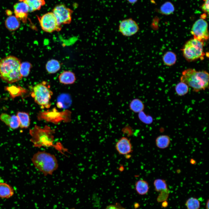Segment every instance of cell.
I'll list each match as a JSON object with an SVG mask.
<instances>
[{"label":"cell","mask_w":209,"mask_h":209,"mask_svg":"<svg viewBox=\"0 0 209 209\" xmlns=\"http://www.w3.org/2000/svg\"><path fill=\"white\" fill-rule=\"evenodd\" d=\"M31 161L35 167L45 176L52 175L58 167L55 156L44 151H38L34 154Z\"/></svg>","instance_id":"obj_4"},{"label":"cell","mask_w":209,"mask_h":209,"mask_svg":"<svg viewBox=\"0 0 209 209\" xmlns=\"http://www.w3.org/2000/svg\"><path fill=\"white\" fill-rule=\"evenodd\" d=\"M8 126L12 129H16L19 127L20 122L17 116L14 115L10 116Z\"/></svg>","instance_id":"obj_31"},{"label":"cell","mask_w":209,"mask_h":209,"mask_svg":"<svg viewBox=\"0 0 209 209\" xmlns=\"http://www.w3.org/2000/svg\"><path fill=\"white\" fill-rule=\"evenodd\" d=\"M129 107L130 109L135 113L143 111L145 108L143 102L139 99L134 98L130 102Z\"/></svg>","instance_id":"obj_20"},{"label":"cell","mask_w":209,"mask_h":209,"mask_svg":"<svg viewBox=\"0 0 209 209\" xmlns=\"http://www.w3.org/2000/svg\"><path fill=\"white\" fill-rule=\"evenodd\" d=\"M5 25L9 30L13 31L17 30L20 25V20L15 16H10L5 20Z\"/></svg>","instance_id":"obj_16"},{"label":"cell","mask_w":209,"mask_h":209,"mask_svg":"<svg viewBox=\"0 0 209 209\" xmlns=\"http://www.w3.org/2000/svg\"><path fill=\"white\" fill-rule=\"evenodd\" d=\"M10 116L7 114L3 113L0 115V118L6 125L8 126Z\"/></svg>","instance_id":"obj_35"},{"label":"cell","mask_w":209,"mask_h":209,"mask_svg":"<svg viewBox=\"0 0 209 209\" xmlns=\"http://www.w3.org/2000/svg\"><path fill=\"white\" fill-rule=\"evenodd\" d=\"M104 209H126L120 203H116L107 206Z\"/></svg>","instance_id":"obj_34"},{"label":"cell","mask_w":209,"mask_h":209,"mask_svg":"<svg viewBox=\"0 0 209 209\" xmlns=\"http://www.w3.org/2000/svg\"><path fill=\"white\" fill-rule=\"evenodd\" d=\"M70 209H75L74 208H71Z\"/></svg>","instance_id":"obj_40"},{"label":"cell","mask_w":209,"mask_h":209,"mask_svg":"<svg viewBox=\"0 0 209 209\" xmlns=\"http://www.w3.org/2000/svg\"><path fill=\"white\" fill-rule=\"evenodd\" d=\"M122 131L124 133L129 136L132 134V129L131 127L129 126L125 127L123 128Z\"/></svg>","instance_id":"obj_36"},{"label":"cell","mask_w":209,"mask_h":209,"mask_svg":"<svg viewBox=\"0 0 209 209\" xmlns=\"http://www.w3.org/2000/svg\"><path fill=\"white\" fill-rule=\"evenodd\" d=\"M204 42L193 38L187 42L182 49L183 56L189 61L203 58Z\"/></svg>","instance_id":"obj_6"},{"label":"cell","mask_w":209,"mask_h":209,"mask_svg":"<svg viewBox=\"0 0 209 209\" xmlns=\"http://www.w3.org/2000/svg\"><path fill=\"white\" fill-rule=\"evenodd\" d=\"M21 62L19 59L9 56L0 60V76L3 80L11 83L22 78L20 71Z\"/></svg>","instance_id":"obj_2"},{"label":"cell","mask_w":209,"mask_h":209,"mask_svg":"<svg viewBox=\"0 0 209 209\" xmlns=\"http://www.w3.org/2000/svg\"><path fill=\"white\" fill-rule=\"evenodd\" d=\"M31 67V65L29 62H25L21 63L20 71L22 77H26L28 75Z\"/></svg>","instance_id":"obj_30"},{"label":"cell","mask_w":209,"mask_h":209,"mask_svg":"<svg viewBox=\"0 0 209 209\" xmlns=\"http://www.w3.org/2000/svg\"><path fill=\"white\" fill-rule=\"evenodd\" d=\"M209 77L208 73L205 71L188 69L183 71L180 81L191 87L193 91L198 92L208 88Z\"/></svg>","instance_id":"obj_3"},{"label":"cell","mask_w":209,"mask_h":209,"mask_svg":"<svg viewBox=\"0 0 209 209\" xmlns=\"http://www.w3.org/2000/svg\"><path fill=\"white\" fill-rule=\"evenodd\" d=\"M7 90L8 91L12 97L14 98L19 96L24 91H25L22 88L15 86H11L6 87Z\"/></svg>","instance_id":"obj_29"},{"label":"cell","mask_w":209,"mask_h":209,"mask_svg":"<svg viewBox=\"0 0 209 209\" xmlns=\"http://www.w3.org/2000/svg\"><path fill=\"white\" fill-rule=\"evenodd\" d=\"M209 199H208L206 204V209H209Z\"/></svg>","instance_id":"obj_39"},{"label":"cell","mask_w":209,"mask_h":209,"mask_svg":"<svg viewBox=\"0 0 209 209\" xmlns=\"http://www.w3.org/2000/svg\"><path fill=\"white\" fill-rule=\"evenodd\" d=\"M55 133V130L47 125L42 127L35 125L29 130L31 136L30 141L35 147H52L64 154V152H68L67 149L65 148L60 143H54Z\"/></svg>","instance_id":"obj_1"},{"label":"cell","mask_w":209,"mask_h":209,"mask_svg":"<svg viewBox=\"0 0 209 209\" xmlns=\"http://www.w3.org/2000/svg\"><path fill=\"white\" fill-rule=\"evenodd\" d=\"M71 103V100L69 96L67 95L62 94L58 98L57 105L59 108H66Z\"/></svg>","instance_id":"obj_24"},{"label":"cell","mask_w":209,"mask_h":209,"mask_svg":"<svg viewBox=\"0 0 209 209\" xmlns=\"http://www.w3.org/2000/svg\"><path fill=\"white\" fill-rule=\"evenodd\" d=\"M0 182H1V180L0 178Z\"/></svg>","instance_id":"obj_41"},{"label":"cell","mask_w":209,"mask_h":209,"mask_svg":"<svg viewBox=\"0 0 209 209\" xmlns=\"http://www.w3.org/2000/svg\"><path fill=\"white\" fill-rule=\"evenodd\" d=\"M73 11L63 4L56 6L53 10L52 12L58 24H70L71 21Z\"/></svg>","instance_id":"obj_10"},{"label":"cell","mask_w":209,"mask_h":209,"mask_svg":"<svg viewBox=\"0 0 209 209\" xmlns=\"http://www.w3.org/2000/svg\"><path fill=\"white\" fill-rule=\"evenodd\" d=\"M115 148L118 153L121 155H128L133 151L130 140L125 136L121 137L118 141Z\"/></svg>","instance_id":"obj_12"},{"label":"cell","mask_w":209,"mask_h":209,"mask_svg":"<svg viewBox=\"0 0 209 209\" xmlns=\"http://www.w3.org/2000/svg\"><path fill=\"white\" fill-rule=\"evenodd\" d=\"M206 17V14H203L201 16V18L203 19H205Z\"/></svg>","instance_id":"obj_38"},{"label":"cell","mask_w":209,"mask_h":209,"mask_svg":"<svg viewBox=\"0 0 209 209\" xmlns=\"http://www.w3.org/2000/svg\"><path fill=\"white\" fill-rule=\"evenodd\" d=\"M149 189L148 182L143 179H140L137 181L135 184V190L136 192L140 195L146 194L148 192Z\"/></svg>","instance_id":"obj_15"},{"label":"cell","mask_w":209,"mask_h":209,"mask_svg":"<svg viewBox=\"0 0 209 209\" xmlns=\"http://www.w3.org/2000/svg\"><path fill=\"white\" fill-rule=\"evenodd\" d=\"M139 30L137 23L131 18L122 20L119 25L118 31L123 36L130 37L136 34Z\"/></svg>","instance_id":"obj_11"},{"label":"cell","mask_w":209,"mask_h":209,"mask_svg":"<svg viewBox=\"0 0 209 209\" xmlns=\"http://www.w3.org/2000/svg\"><path fill=\"white\" fill-rule=\"evenodd\" d=\"M21 128H27L30 125V120L29 114L26 112L19 111L17 113Z\"/></svg>","instance_id":"obj_21"},{"label":"cell","mask_w":209,"mask_h":209,"mask_svg":"<svg viewBox=\"0 0 209 209\" xmlns=\"http://www.w3.org/2000/svg\"><path fill=\"white\" fill-rule=\"evenodd\" d=\"M127 1L129 3L133 4L136 3L138 0H127Z\"/></svg>","instance_id":"obj_37"},{"label":"cell","mask_w":209,"mask_h":209,"mask_svg":"<svg viewBox=\"0 0 209 209\" xmlns=\"http://www.w3.org/2000/svg\"><path fill=\"white\" fill-rule=\"evenodd\" d=\"M175 90L177 95L182 96L186 95L189 91V86L184 82H181L175 87Z\"/></svg>","instance_id":"obj_27"},{"label":"cell","mask_w":209,"mask_h":209,"mask_svg":"<svg viewBox=\"0 0 209 209\" xmlns=\"http://www.w3.org/2000/svg\"><path fill=\"white\" fill-rule=\"evenodd\" d=\"M14 194L13 188L6 183H0V197L8 198L12 196Z\"/></svg>","instance_id":"obj_17"},{"label":"cell","mask_w":209,"mask_h":209,"mask_svg":"<svg viewBox=\"0 0 209 209\" xmlns=\"http://www.w3.org/2000/svg\"><path fill=\"white\" fill-rule=\"evenodd\" d=\"M60 82L64 84H73L76 80L75 74L69 71H64L61 73L59 76Z\"/></svg>","instance_id":"obj_14"},{"label":"cell","mask_w":209,"mask_h":209,"mask_svg":"<svg viewBox=\"0 0 209 209\" xmlns=\"http://www.w3.org/2000/svg\"><path fill=\"white\" fill-rule=\"evenodd\" d=\"M71 112L67 110L59 112L56 109H53L51 111L40 112L38 114L37 118L39 120H44L57 124L62 121L69 122L71 120Z\"/></svg>","instance_id":"obj_7"},{"label":"cell","mask_w":209,"mask_h":209,"mask_svg":"<svg viewBox=\"0 0 209 209\" xmlns=\"http://www.w3.org/2000/svg\"><path fill=\"white\" fill-rule=\"evenodd\" d=\"M174 10V8L172 3L167 1L163 3L160 7V12L163 15H168L172 13Z\"/></svg>","instance_id":"obj_25"},{"label":"cell","mask_w":209,"mask_h":209,"mask_svg":"<svg viewBox=\"0 0 209 209\" xmlns=\"http://www.w3.org/2000/svg\"><path fill=\"white\" fill-rule=\"evenodd\" d=\"M163 60L164 64L168 66L173 65L176 60V56L173 52L169 51L166 52L163 55Z\"/></svg>","instance_id":"obj_23"},{"label":"cell","mask_w":209,"mask_h":209,"mask_svg":"<svg viewBox=\"0 0 209 209\" xmlns=\"http://www.w3.org/2000/svg\"><path fill=\"white\" fill-rule=\"evenodd\" d=\"M191 33L194 38L204 42L208 39V24L204 19L200 18L193 24Z\"/></svg>","instance_id":"obj_9"},{"label":"cell","mask_w":209,"mask_h":209,"mask_svg":"<svg viewBox=\"0 0 209 209\" xmlns=\"http://www.w3.org/2000/svg\"><path fill=\"white\" fill-rule=\"evenodd\" d=\"M138 113V118L143 122L146 124H150L152 122L153 119L152 117L146 115L143 111Z\"/></svg>","instance_id":"obj_32"},{"label":"cell","mask_w":209,"mask_h":209,"mask_svg":"<svg viewBox=\"0 0 209 209\" xmlns=\"http://www.w3.org/2000/svg\"><path fill=\"white\" fill-rule=\"evenodd\" d=\"M27 5L29 12H33L40 10L45 4L44 0H23Z\"/></svg>","instance_id":"obj_18"},{"label":"cell","mask_w":209,"mask_h":209,"mask_svg":"<svg viewBox=\"0 0 209 209\" xmlns=\"http://www.w3.org/2000/svg\"><path fill=\"white\" fill-rule=\"evenodd\" d=\"M53 94L50 86L44 81L33 87L31 95L35 102L42 108L48 109L51 106L50 101Z\"/></svg>","instance_id":"obj_5"},{"label":"cell","mask_w":209,"mask_h":209,"mask_svg":"<svg viewBox=\"0 0 209 209\" xmlns=\"http://www.w3.org/2000/svg\"><path fill=\"white\" fill-rule=\"evenodd\" d=\"M170 143V137L167 135H163L158 136L155 140L156 145L158 148L165 149L167 148Z\"/></svg>","instance_id":"obj_19"},{"label":"cell","mask_w":209,"mask_h":209,"mask_svg":"<svg viewBox=\"0 0 209 209\" xmlns=\"http://www.w3.org/2000/svg\"><path fill=\"white\" fill-rule=\"evenodd\" d=\"M204 3L201 6L202 10L208 15L209 12V0H203Z\"/></svg>","instance_id":"obj_33"},{"label":"cell","mask_w":209,"mask_h":209,"mask_svg":"<svg viewBox=\"0 0 209 209\" xmlns=\"http://www.w3.org/2000/svg\"><path fill=\"white\" fill-rule=\"evenodd\" d=\"M13 8L15 16L23 23H26L29 12L27 5L23 1H20L14 4Z\"/></svg>","instance_id":"obj_13"},{"label":"cell","mask_w":209,"mask_h":209,"mask_svg":"<svg viewBox=\"0 0 209 209\" xmlns=\"http://www.w3.org/2000/svg\"><path fill=\"white\" fill-rule=\"evenodd\" d=\"M200 202L197 198L191 197L186 201L185 205L187 209H199Z\"/></svg>","instance_id":"obj_28"},{"label":"cell","mask_w":209,"mask_h":209,"mask_svg":"<svg viewBox=\"0 0 209 209\" xmlns=\"http://www.w3.org/2000/svg\"><path fill=\"white\" fill-rule=\"evenodd\" d=\"M154 185L155 190L161 192L168 190L166 181L163 179H158L154 180Z\"/></svg>","instance_id":"obj_26"},{"label":"cell","mask_w":209,"mask_h":209,"mask_svg":"<svg viewBox=\"0 0 209 209\" xmlns=\"http://www.w3.org/2000/svg\"><path fill=\"white\" fill-rule=\"evenodd\" d=\"M42 29L48 33L60 30L61 25L58 23L52 12H48L40 17L37 16Z\"/></svg>","instance_id":"obj_8"},{"label":"cell","mask_w":209,"mask_h":209,"mask_svg":"<svg viewBox=\"0 0 209 209\" xmlns=\"http://www.w3.org/2000/svg\"><path fill=\"white\" fill-rule=\"evenodd\" d=\"M46 68L47 71L50 73H54L57 72L60 68V64L57 60L52 59L47 63Z\"/></svg>","instance_id":"obj_22"}]
</instances>
